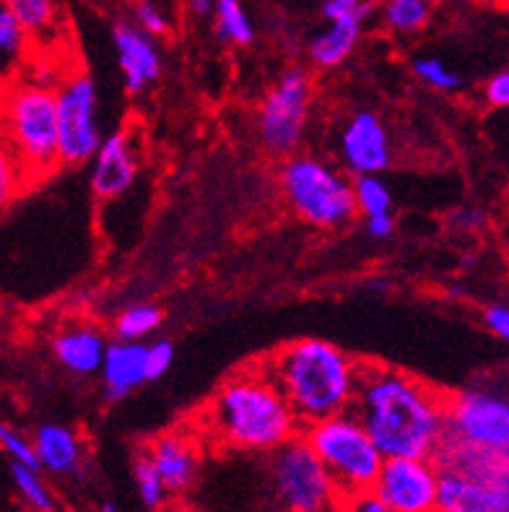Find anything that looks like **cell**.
<instances>
[{
    "label": "cell",
    "mask_w": 509,
    "mask_h": 512,
    "mask_svg": "<svg viewBox=\"0 0 509 512\" xmlns=\"http://www.w3.org/2000/svg\"><path fill=\"white\" fill-rule=\"evenodd\" d=\"M185 6L190 8V13H195V16H211L216 0H185Z\"/></svg>",
    "instance_id": "obj_41"
},
{
    "label": "cell",
    "mask_w": 509,
    "mask_h": 512,
    "mask_svg": "<svg viewBox=\"0 0 509 512\" xmlns=\"http://www.w3.org/2000/svg\"><path fill=\"white\" fill-rule=\"evenodd\" d=\"M351 190H354L356 214L374 216L393 211V193L387 188V182L382 180V175H356V180L351 182Z\"/></svg>",
    "instance_id": "obj_28"
},
{
    "label": "cell",
    "mask_w": 509,
    "mask_h": 512,
    "mask_svg": "<svg viewBox=\"0 0 509 512\" xmlns=\"http://www.w3.org/2000/svg\"><path fill=\"white\" fill-rule=\"evenodd\" d=\"M268 476L284 512L325 510L338 500V489L302 435L268 453Z\"/></svg>",
    "instance_id": "obj_7"
},
{
    "label": "cell",
    "mask_w": 509,
    "mask_h": 512,
    "mask_svg": "<svg viewBox=\"0 0 509 512\" xmlns=\"http://www.w3.org/2000/svg\"><path fill=\"white\" fill-rule=\"evenodd\" d=\"M0 346H3V344H0Z\"/></svg>",
    "instance_id": "obj_46"
},
{
    "label": "cell",
    "mask_w": 509,
    "mask_h": 512,
    "mask_svg": "<svg viewBox=\"0 0 509 512\" xmlns=\"http://www.w3.org/2000/svg\"><path fill=\"white\" fill-rule=\"evenodd\" d=\"M341 159L354 175H382L393 164V141L385 120L372 110L348 117L341 130Z\"/></svg>",
    "instance_id": "obj_12"
},
{
    "label": "cell",
    "mask_w": 509,
    "mask_h": 512,
    "mask_svg": "<svg viewBox=\"0 0 509 512\" xmlns=\"http://www.w3.org/2000/svg\"><path fill=\"white\" fill-rule=\"evenodd\" d=\"M174 362V346L169 341H154L146 346V380L154 383L159 377L167 375V370Z\"/></svg>",
    "instance_id": "obj_34"
},
{
    "label": "cell",
    "mask_w": 509,
    "mask_h": 512,
    "mask_svg": "<svg viewBox=\"0 0 509 512\" xmlns=\"http://www.w3.org/2000/svg\"><path fill=\"white\" fill-rule=\"evenodd\" d=\"M333 512H393L385 502L367 489V492H354V494H343L338 497L336 505H333Z\"/></svg>",
    "instance_id": "obj_35"
},
{
    "label": "cell",
    "mask_w": 509,
    "mask_h": 512,
    "mask_svg": "<svg viewBox=\"0 0 509 512\" xmlns=\"http://www.w3.org/2000/svg\"><path fill=\"white\" fill-rule=\"evenodd\" d=\"M133 479H136L138 487V497L149 510L154 512H164L172 502V494L169 489L164 487L162 476L154 468V463L149 461V455L138 453L136 461H133Z\"/></svg>",
    "instance_id": "obj_27"
},
{
    "label": "cell",
    "mask_w": 509,
    "mask_h": 512,
    "mask_svg": "<svg viewBox=\"0 0 509 512\" xmlns=\"http://www.w3.org/2000/svg\"><path fill=\"white\" fill-rule=\"evenodd\" d=\"M102 388L104 398L110 403L125 401L130 393H136L141 385H146V346L141 341H123L117 338L107 344L102 359Z\"/></svg>",
    "instance_id": "obj_18"
},
{
    "label": "cell",
    "mask_w": 509,
    "mask_h": 512,
    "mask_svg": "<svg viewBox=\"0 0 509 512\" xmlns=\"http://www.w3.org/2000/svg\"><path fill=\"white\" fill-rule=\"evenodd\" d=\"M260 367L284 393L304 424L351 409L359 383V359L325 338H297L273 351Z\"/></svg>",
    "instance_id": "obj_3"
},
{
    "label": "cell",
    "mask_w": 509,
    "mask_h": 512,
    "mask_svg": "<svg viewBox=\"0 0 509 512\" xmlns=\"http://www.w3.org/2000/svg\"><path fill=\"white\" fill-rule=\"evenodd\" d=\"M32 42H47L60 32L58 0H0Z\"/></svg>",
    "instance_id": "obj_22"
},
{
    "label": "cell",
    "mask_w": 509,
    "mask_h": 512,
    "mask_svg": "<svg viewBox=\"0 0 509 512\" xmlns=\"http://www.w3.org/2000/svg\"><path fill=\"white\" fill-rule=\"evenodd\" d=\"M432 21V0H385L382 24L400 37L421 34Z\"/></svg>",
    "instance_id": "obj_23"
},
{
    "label": "cell",
    "mask_w": 509,
    "mask_h": 512,
    "mask_svg": "<svg viewBox=\"0 0 509 512\" xmlns=\"http://www.w3.org/2000/svg\"><path fill=\"white\" fill-rule=\"evenodd\" d=\"M304 512H333V507H325V510H304Z\"/></svg>",
    "instance_id": "obj_45"
},
{
    "label": "cell",
    "mask_w": 509,
    "mask_h": 512,
    "mask_svg": "<svg viewBox=\"0 0 509 512\" xmlns=\"http://www.w3.org/2000/svg\"><path fill=\"white\" fill-rule=\"evenodd\" d=\"M445 396L411 372L359 359L351 411L382 458H432L445 440Z\"/></svg>",
    "instance_id": "obj_1"
},
{
    "label": "cell",
    "mask_w": 509,
    "mask_h": 512,
    "mask_svg": "<svg viewBox=\"0 0 509 512\" xmlns=\"http://www.w3.org/2000/svg\"><path fill=\"white\" fill-rule=\"evenodd\" d=\"M112 42H115L117 65L123 73L128 94L138 97L162 76V50L156 45V37L138 29L133 21H117L112 29Z\"/></svg>",
    "instance_id": "obj_14"
},
{
    "label": "cell",
    "mask_w": 509,
    "mask_h": 512,
    "mask_svg": "<svg viewBox=\"0 0 509 512\" xmlns=\"http://www.w3.org/2000/svg\"><path fill=\"white\" fill-rule=\"evenodd\" d=\"M0 450H3L8 458H11V463H21V466L39 468L32 440L21 435V432H16V429H13L8 422H3V419H0Z\"/></svg>",
    "instance_id": "obj_32"
},
{
    "label": "cell",
    "mask_w": 509,
    "mask_h": 512,
    "mask_svg": "<svg viewBox=\"0 0 509 512\" xmlns=\"http://www.w3.org/2000/svg\"><path fill=\"white\" fill-rule=\"evenodd\" d=\"M130 13H133V24L143 29L151 37H167L169 34V19L162 8L156 6L154 0H133L130 3Z\"/></svg>",
    "instance_id": "obj_33"
},
{
    "label": "cell",
    "mask_w": 509,
    "mask_h": 512,
    "mask_svg": "<svg viewBox=\"0 0 509 512\" xmlns=\"http://www.w3.org/2000/svg\"><path fill=\"white\" fill-rule=\"evenodd\" d=\"M432 461L437 471H455V474L494 484V487H509V453L476 448V445L445 437L434 450Z\"/></svg>",
    "instance_id": "obj_16"
},
{
    "label": "cell",
    "mask_w": 509,
    "mask_h": 512,
    "mask_svg": "<svg viewBox=\"0 0 509 512\" xmlns=\"http://www.w3.org/2000/svg\"><path fill=\"white\" fill-rule=\"evenodd\" d=\"M91 190L102 201H112L128 193L138 180V151L133 136L120 128L102 138L99 149L91 156Z\"/></svg>",
    "instance_id": "obj_13"
},
{
    "label": "cell",
    "mask_w": 509,
    "mask_h": 512,
    "mask_svg": "<svg viewBox=\"0 0 509 512\" xmlns=\"http://www.w3.org/2000/svg\"><path fill=\"white\" fill-rule=\"evenodd\" d=\"M13 484H16V492L24 500V505L32 512H55L58 510V502H55V494L50 492V487L42 479V471L39 468L21 466V463H13L11 466Z\"/></svg>",
    "instance_id": "obj_26"
},
{
    "label": "cell",
    "mask_w": 509,
    "mask_h": 512,
    "mask_svg": "<svg viewBox=\"0 0 509 512\" xmlns=\"http://www.w3.org/2000/svg\"><path fill=\"white\" fill-rule=\"evenodd\" d=\"M143 453L149 455V461L159 471L164 487L172 494V500L193 489L200 471L198 442H195L193 435H185L180 429L164 432Z\"/></svg>",
    "instance_id": "obj_15"
},
{
    "label": "cell",
    "mask_w": 509,
    "mask_h": 512,
    "mask_svg": "<svg viewBox=\"0 0 509 512\" xmlns=\"http://www.w3.org/2000/svg\"><path fill=\"white\" fill-rule=\"evenodd\" d=\"M452 224L460 232H478L486 224V211H481V208H463V211L452 216Z\"/></svg>",
    "instance_id": "obj_40"
},
{
    "label": "cell",
    "mask_w": 509,
    "mask_h": 512,
    "mask_svg": "<svg viewBox=\"0 0 509 512\" xmlns=\"http://www.w3.org/2000/svg\"><path fill=\"white\" fill-rule=\"evenodd\" d=\"M58 110V156L60 167H78L94 156L102 143L99 125V89L86 71H73L55 86Z\"/></svg>",
    "instance_id": "obj_9"
},
{
    "label": "cell",
    "mask_w": 509,
    "mask_h": 512,
    "mask_svg": "<svg viewBox=\"0 0 509 512\" xmlns=\"http://www.w3.org/2000/svg\"><path fill=\"white\" fill-rule=\"evenodd\" d=\"M208 440L239 453H271L302 432L284 393L258 364L229 377L203 414Z\"/></svg>",
    "instance_id": "obj_2"
},
{
    "label": "cell",
    "mask_w": 509,
    "mask_h": 512,
    "mask_svg": "<svg viewBox=\"0 0 509 512\" xmlns=\"http://www.w3.org/2000/svg\"><path fill=\"white\" fill-rule=\"evenodd\" d=\"M364 229L372 240H390L395 234V216L393 211H387V214H374V216H364Z\"/></svg>",
    "instance_id": "obj_39"
},
{
    "label": "cell",
    "mask_w": 509,
    "mask_h": 512,
    "mask_svg": "<svg viewBox=\"0 0 509 512\" xmlns=\"http://www.w3.org/2000/svg\"><path fill=\"white\" fill-rule=\"evenodd\" d=\"M39 471L52 476H76L84 468V440L68 424L47 422L32 437Z\"/></svg>",
    "instance_id": "obj_19"
},
{
    "label": "cell",
    "mask_w": 509,
    "mask_h": 512,
    "mask_svg": "<svg viewBox=\"0 0 509 512\" xmlns=\"http://www.w3.org/2000/svg\"><path fill=\"white\" fill-rule=\"evenodd\" d=\"M312 78L304 68L281 73L273 89L265 94L258 110V133L265 151L291 156L299 149L304 130L310 123Z\"/></svg>",
    "instance_id": "obj_10"
},
{
    "label": "cell",
    "mask_w": 509,
    "mask_h": 512,
    "mask_svg": "<svg viewBox=\"0 0 509 512\" xmlns=\"http://www.w3.org/2000/svg\"><path fill=\"white\" fill-rule=\"evenodd\" d=\"M372 492L393 512H437V466L432 458H385Z\"/></svg>",
    "instance_id": "obj_11"
},
{
    "label": "cell",
    "mask_w": 509,
    "mask_h": 512,
    "mask_svg": "<svg viewBox=\"0 0 509 512\" xmlns=\"http://www.w3.org/2000/svg\"><path fill=\"white\" fill-rule=\"evenodd\" d=\"M481 320L489 328V333H494L502 341H509V307L504 302H494V305L484 307Z\"/></svg>",
    "instance_id": "obj_36"
},
{
    "label": "cell",
    "mask_w": 509,
    "mask_h": 512,
    "mask_svg": "<svg viewBox=\"0 0 509 512\" xmlns=\"http://www.w3.org/2000/svg\"><path fill=\"white\" fill-rule=\"evenodd\" d=\"M26 188H29V180H26L24 167L6 143V138H0V214L11 208L13 201L26 193Z\"/></svg>",
    "instance_id": "obj_30"
},
{
    "label": "cell",
    "mask_w": 509,
    "mask_h": 512,
    "mask_svg": "<svg viewBox=\"0 0 509 512\" xmlns=\"http://www.w3.org/2000/svg\"><path fill=\"white\" fill-rule=\"evenodd\" d=\"M413 76L419 78L421 84H426L429 89L434 91H442V94H455L465 86L463 76L455 73L447 63H442L439 58H416L413 60Z\"/></svg>",
    "instance_id": "obj_31"
},
{
    "label": "cell",
    "mask_w": 509,
    "mask_h": 512,
    "mask_svg": "<svg viewBox=\"0 0 509 512\" xmlns=\"http://www.w3.org/2000/svg\"><path fill=\"white\" fill-rule=\"evenodd\" d=\"M107 351V336L97 325H68L52 338V354L71 375L86 377L99 372Z\"/></svg>",
    "instance_id": "obj_20"
},
{
    "label": "cell",
    "mask_w": 509,
    "mask_h": 512,
    "mask_svg": "<svg viewBox=\"0 0 509 512\" xmlns=\"http://www.w3.org/2000/svg\"><path fill=\"white\" fill-rule=\"evenodd\" d=\"M32 39L26 37L21 24L11 16L3 3H0V78H8L19 71L26 63Z\"/></svg>",
    "instance_id": "obj_25"
},
{
    "label": "cell",
    "mask_w": 509,
    "mask_h": 512,
    "mask_svg": "<svg viewBox=\"0 0 509 512\" xmlns=\"http://www.w3.org/2000/svg\"><path fill=\"white\" fill-rule=\"evenodd\" d=\"M299 435L310 445L312 453L320 458L338 489V497L372 489L380 474L382 453L367 435L364 424L354 411L325 416L312 424H304Z\"/></svg>",
    "instance_id": "obj_5"
},
{
    "label": "cell",
    "mask_w": 509,
    "mask_h": 512,
    "mask_svg": "<svg viewBox=\"0 0 509 512\" xmlns=\"http://www.w3.org/2000/svg\"><path fill=\"white\" fill-rule=\"evenodd\" d=\"M167 512H195V510H187V507H174V510H169L167 507Z\"/></svg>",
    "instance_id": "obj_44"
},
{
    "label": "cell",
    "mask_w": 509,
    "mask_h": 512,
    "mask_svg": "<svg viewBox=\"0 0 509 512\" xmlns=\"http://www.w3.org/2000/svg\"><path fill=\"white\" fill-rule=\"evenodd\" d=\"M484 99L489 107L494 110H502L509 104V73L507 71H499L486 81L484 86Z\"/></svg>",
    "instance_id": "obj_37"
},
{
    "label": "cell",
    "mask_w": 509,
    "mask_h": 512,
    "mask_svg": "<svg viewBox=\"0 0 509 512\" xmlns=\"http://www.w3.org/2000/svg\"><path fill=\"white\" fill-rule=\"evenodd\" d=\"M372 8L369 0H323V19H343V16H351V13L367 11Z\"/></svg>",
    "instance_id": "obj_38"
},
{
    "label": "cell",
    "mask_w": 509,
    "mask_h": 512,
    "mask_svg": "<svg viewBox=\"0 0 509 512\" xmlns=\"http://www.w3.org/2000/svg\"><path fill=\"white\" fill-rule=\"evenodd\" d=\"M211 16L216 19V37L221 42H229L234 47H247L255 42V24L242 6V0H216Z\"/></svg>",
    "instance_id": "obj_24"
},
{
    "label": "cell",
    "mask_w": 509,
    "mask_h": 512,
    "mask_svg": "<svg viewBox=\"0 0 509 512\" xmlns=\"http://www.w3.org/2000/svg\"><path fill=\"white\" fill-rule=\"evenodd\" d=\"M463 294H465L463 286H450V289H447V297L450 299H463Z\"/></svg>",
    "instance_id": "obj_42"
},
{
    "label": "cell",
    "mask_w": 509,
    "mask_h": 512,
    "mask_svg": "<svg viewBox=\"0 0 509 512\" xmlns=\"http://www.w3.org/2000/svg\"><path fill=\"white\" fill-rule=\"evenodd\" d=\"M445 437L509 453V401L499 385L478 383L445 396Z\"/></svg>",
    "instance_id": "obj_8"
},
{
    "label": "cell",
    "mask_w": 509,
    "mask_h": 512,
    "mask_svg": "<svg viewBox=\"0 0 509 512\" xmlns=\"http://www.w3.org/2000/svg\"><path fill=\"white\" fill-rule=\"evenodd\" d=\"M164 312L156 305H133L123 310L115 320V333L123 341H143L162 325Z\"/></svg>",
    "instance_id": "obj_29"
},
{
    "label": "cell",
    "mask_w": 509,
    "mask_h": 512,
    "mask_svg": "<svg viewBox=\"0 0 509 512\" xmlns=\"http://www.w3.org/2000/svg\"><path fill=\"white\" fill-rule=\"evenodd\" d=\"M99 512H120V510H117V505H112V502H104V505L99 507Z\"/></svg>",
    "instance_id": "obj_43"
},
{
    "label": "cell",
    "mask_w": 509,
    "mask_h": 512,
    "mask_svg": "<svg viewBox=\"0 0 509 512\" xmlns=\"http://www.w3.org/2000/svg\"><path fill=\"white\" fill-rule=\"evenodd\" d=\"M369 13H372V8L343 16V19L328 21L323 32L312 37L310 50H307L312 65L320 68V71H333V68L346 63L354 55L356 47H359Z\"/></svg>",
    "instance_id": "obj_21"
},
{
    "label": "cell",
    "mask_w": 509,
    "mask_h": 512,
    "mask_svg": "<svg viewBox=\"0 0 509 512\" xmlns=\"http://www.w3.org/2000/svg\"><path fill=\"white\" fill-rule=\"evenodd\" d=\"M281 190L291 211L310 227L341 229L356 219L351 180L317 156L291 154L281 167Z\"/></svg>",
    "instance_id": "obj_6"
},
{
    "label": "cell",
    "mask_w": 509,
    "mask_h": 512,
    "mask_svg": "<svg viewBox=\"0 0 509 512\" xmlns=\"http://www.w3.org/2000/svg\"><path fill=\"white\" fill-rule=\"evenodd\" d=\"M437 512H509V487L437 471Z\"/></svg>",
    "instance_id": "obj_17"
},
{
    "label": "cell",
    "mask_w": 509,
    "mask_h": 512,
    "mask_svg": "<svg viewBox=\"0 0 509 512\" xmlns=\"http://www.w3.org/2000/svg\"><path fill=\"white\" fill-rule=\"evenodd\" d=\"M3 125V138L24 167L29 185L45 180L60 167L55 86L45 81L11 86L3 99Z\"/></svg>",
    "instance_id": "obj_4"
}]
</instances>
